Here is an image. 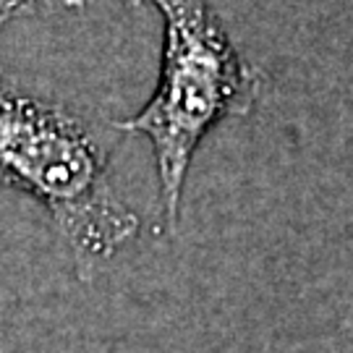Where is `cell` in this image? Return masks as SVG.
<instances>
[{
	"mask_svg": "<svg viewBox=\"0 0 353 353\" xmlns=\"http://www.w3.org/2000/svg\"><path fill=\"white\" fill-rule=\"evenodd\" d=\"M0 186L37 199L92 283L139 233V217L113 189L108 147L68 105L0 71Z\"/></svg>",
	"mask_w": 353,
	"mask_h": 353,
	"instance_id": "cell-1",
	"label": "cell"
},
{
	"mask_svg": "<svg viewBox=\"0 0 353 353\" xmlns=\"http://www.w3.org/2000/svg\"><path fill=\"white\" fill-rule=\"evenodd\" d=\"M150 3H152V0H150Z\"/></svg>",
	"mask_w": 353,
	"mask_h": 353,
	"instance_id": "cell-4",
	"label": "cell"
},
{
	"mask_svg": "<svg viewBox=\"0 0 353 353\" xmlns=\"http://www.w3.org/2000/svg\"><path fill=\"white\" fill-rule=\"evenodd\" d=\"M165 19L163 63L152 97L115 128L150 139L168 228L181 220L194 152L220 121L249 115L262 92L254 68L207 0H152Z\"/></svg>",
	"mask_w": 353,
	"mask_h": 353,
	"instance_id": "cell-2",
	"label": "cell"
},
{
	"mask_svg": "<svg viewBox=\"0 0 353 353\" xmlns=\"http://www.w3.org/2000/svg\"><path fill=\"white\" fill-rule=\"evenodd\" d=\"M79 0H0V34L8 24L21 16H37L61 6H76Z\"/></svg>",
	"mask_w": 353,
	"mask_h": 353,
	"instance_id": "cell-3",
	"label": "cell"
}]
</instances>
